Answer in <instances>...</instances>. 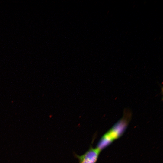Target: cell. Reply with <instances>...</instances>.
<instances>
[{"label": "cell", "mask_w": 163, "mask_h": 163, "mask_svg": "<svg viewBox=\"0 0 163 163\" xmlns=\"http://www.w3.org/2000/svg\"><path fill=\"white\" fill-rule=\"evenodd\" d=\"M131 117V110L129 109H125L123 117L102 136L96 148L101 151L113 141L120 137L126 129Z\"/></svg>", "instance_id": "cell-1"}, {"label": "cell", "mask_w": 163, "mask_h": 163, "mask_svg": "<svg viewBox=\"0 0 163 163\" xmlns=\"http://www.w3.org/2000/svg\"><path fill=\"white\" fill-rule=\"evenodd\" d=\"M100 151L97 148L91 146L84 154L79 155L75 154V156L79 160V163H96Z\"/></svg>", "instance_id": "cell-2"}]
</instances>
